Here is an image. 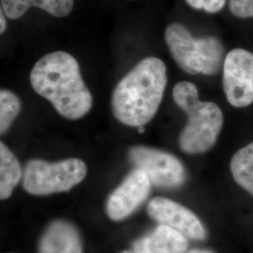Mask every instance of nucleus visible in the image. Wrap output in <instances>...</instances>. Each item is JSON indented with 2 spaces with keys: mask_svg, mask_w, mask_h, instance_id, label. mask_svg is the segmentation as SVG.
I'll list each match as a JSON object with an SVG mask.
<instances>
[{
  "mask_svg": "<svg viewBox=\"0 0 253 253\" xmlns=\"http://www.w3.org/2000/svg\"><path fill=\"white\" fill-rule=\"evenodd\" d=\"M30 83L37 93L49 100L63 118L76 120L92 108L93 98L83 80L79 64L63 51L42 56L30 73Z\"/></svg>",
  "mask_w": 253,
  "mask_h": 253,
  "instance_id": "f257e3e1",
  "label": "nucleus"
},
{
  "mask_svg": "<svg viewBox=\"0 0 253 253\" xmlns=\"http://www.w3.org/2000/svg\"><path fill=\"white\" fill-rule=\"evenodd\" d=\"M166 84L167 69L163 60L144 58L114 89L111 105L115 118L126 126H145L158 112Z\"/></svg>",
  "mask_w": 253,
  "mask_h": 253,
  "instance_id": "f03ea898",
  "label": "nucleus"
},
{
  "mask_svg": "<svg viewBox=\"0 0 253 253\" xmlns=\"http://www.w3.org/2000/svg\"><path fill=\"white\" fill-rule=\"evenodd\" d=\"M172 98L188 116L178 140L181 149L188 154L207 152L216 144L223 126L221 110L214 102L201 101L196 85L190 82L177 83L172 89Z\"/></svg>",
  "mask_w": 253,
  "mask_h": 253,
  "instance_id": "7ed1b4c3",
  "label": "nucleus"
},
{
  "mask_svg": "<svg viewBox=\"0 0 253 253\" xmlns=\"http://www.w3.org/2000/svg\"><path fill=\"white\" fill-rule=\"evenodd\" d=\"M86 165L79 159H67L57 163L32 160L25 167L23 186L28 193L49 195L73 189L84 180Z\"/></svg>",
  "mask_w": 253,
  "mask_h": 253,
  "instance_id": "20e7f679",
  "label": "nucleus"
},
{
  "mask_svg": "<svg viewBox=\"0 0 253 253\" xmlns=\"http://www.w3.org/2000/svg\"><path fill=\"white\" fill-rule=\"evenodd\" d=\"M222 84L232 106L244 108L253 103V54L251 52L235 48L226 54Z\"/></svg>",
  "mask_w": 253,
  "mask_h": 253,
  "instance_id": "39448f33",
  "label": "nucleus"
},
{
  "mask_svg": "<svg viewBox=\"0 0 253 253\" xmlns=\"http://www.w3.org/2000/svg\"><path fill=\"white\" fill-rule=\"evenodd\" d=\"M131 163L143 170L151 184L162 188H176L186 179L180 161L173 155L155 148L135 146L128 152Z\"/></svg>",
  "mask_w": 253,
  "mask_h": 253,
  "instance_id": "423d86ee",
  "label": "nucleus"
},
{
  "mask_svg": "<svg viewBox=\"0 0 253 253\" xmlns=\"http://www.w3.org/2000/svg\"><path fill=\"white\" fill-rule=\"evenodd\" d=\"M151 182L145 172L136 168L109 196L106 212L112 220H122L130 216L147 198Z\"/></svg>",
  "mask_w": 253,
  "mask_h": 253,
  "instance_id": "0eeeda50",
  "label": "nucleus"
},
{
  "mask_svg": "<svg viewBox=\"0 0 253 253\" xmlns=\"http://www.w3.org/2000/svg\"><path fill=\"white\" fill-rule=\"evenodd\" d=\"M149 216L163 225L180 232L187 238L204 240L207 232L201 220L190 209L172 200L157 197L147 206Z\"/></svg>",
  "mask_w": 253,
  "mask_h": 253,
  "instance_id": "6e6552de",
  "label": "nucleus"
},
{
  "mask_svg": "<svg viewBox=\"0 0 253 253\" xmlns=\"http://www.w3.org/2000/svg\"><path fill=\"white\" fill-rule=\"evenodd\" d=\"M164 38L172 58L182 71L192 75L201 73L200 39H195L186 27L177 23L166 28Z\"/></svg>",
  "mask_w": 253,
  "mask_h": 253,
  "instance_id": "1a4fd4ad",
  "label": "nucleus"
},
{
  "mask_svg": "<svg viewBox=\"0 0 253 253\" xmlns=\"http://www.w3.org/2000/svg\"><path fill=\"white\" fill-rule=\"evenodd\" d=\"M39 253H83L77 229L68 221L54 220L41 237Z\"/></svg>",
  "mask_w": 253,
  "mask_h": 253,
  "instance_id": "9d476101",
  "label": "nucleus"
},
{
  "mask_svg": "<svg viewBox=\"0 0 253 253\" xmlns=\"http://www.w3.org/2000/svg\"><path fill=\"white\" fill-rule=\"evenodd\" d=\"M187 250V237L163 224L133 243L135 253H186Z\"/></svg>",
  "mask_w": 253,
  "mask_h": 253,
  "instance_id": "9b49d317",
  "label": "nucleus"
},
{
  "mask_svg": "<svg viewBox=\"0 0 253 253\" xmlns=\"http://www.w3.org/2000/svg\"><path fill=\"white\" fill-rule=\"evenodd\" d=\"M22 172L20 163L14 154L3 142L0 143V199L6 200L21 180Z\"/></svg>",
  "mask_w": 253,
  "mask_h": 253,
  "instance_id": "f8f14e48",
  "label": "nucleus"
},
{
  "mask_svg": "<svg viewBox=\"0 0 253 253\" xmlns=\"http://www.w3.org/2000/svg\"><path fill=\"white\" fill-rule=\"evenodd\" d=\"M235 182L253 196V143L239 149L231 161Z\"/></svg>",
  "mask_w": 253,
  "mask_h": 253,
  "instance_id": "ddd939ff",
  "label": "nucleus"
},
{
  "mask_svg": "<svg viewBox=\"0 0 253 253\" xmlns=\"http://www.w3.org/2000/svg\"><path fill=\"white\" fill-rule=\"evenodd\" d=\"M201 73L213 75L220 70L224 62V49L215 37L200 38Z\"/></svg>",
  "mask_w": 253,
  "mask_h": 253,
  "instance_id": "4468645a",
  "label": "nucleus"
},
{
  "mask_svg": "<svg viewBox=\"0 0 253 253\" xmlns=\"http://www.w3.org/2000/svg\"><path fill=\"white\" fill-rule=\"evenodd\" d=\"M21 111V101L18 97L7 89L0 92V133L4 134Z\"/></svg>",
  "mask_w": 253,
  "mask_h": 253,
  "instance_id": "2eb2a0df",
  "label": "nucleus"
},
{
  "mask_svg": "<svg viewBox=\"0 0 253 253\" xmlns=\"http://www.w3.org/2000/svg\"><path fill=\"white\" fill-rule=\"evenodd\" d=\"M31 7L43 9L54 17H65L71 13L73 0H30Z\"/></svg>",
  "mask_w": 253,
  "mask_h": 253,
  "instance_id": "dca6fc26",
  "label": "nucleus"
},
{
  "mask_svg": "<svg viewBox=\"0 0 253 253\" xmlns=\"http://www.w3.org/2000/svg\"><path fill=\"white\" fill-rule=\"evenodd\" d=\"M31 8L30 0H1V9L9 19L21 18Z\"/></svg>",
  "mask_w": 253,
  "mask_h": 253,
  "instance_id": "f3484780",
  "label": "nucleus"
},
{
  "mask_svg": "<svg viewBox=\"0 0 253 253\" xmlns=\"http://www.w3.org/2000/svg\"><path fill=\"white\" fill-rule=\"evenodd\" d=\"M191 8L203 9L209 13L220 11L225 6L226 0H186Z\"/></svg>",
  "mask_w": 253,
  "mask_h": 253,
  "instance_id": "a211bd4d",
  "label": "nucleus"
},
{
  "mask_svg": "<svg viewBox=\"0 0 253 253\" xmlns=\"http://www.w3.org/2000/svg\"><path fill=\"white\" fill-rule=\"evenodd\" d=\"M232 13L240 18H253V0H230Z\"/></svg>",
  "mask_w": 253,
  "mask_h": 253,
  "instance_id": "6ab92c4d",
  "label": "nucleus"
},
{
  "mask_svg": "<svg viewBox=\"0 0 253 253\" xmlns=\"http://www.w3.org/2000/svg\"><path fill=\"white\" fill-rule=\"evenodd\" d=\"M4 12L3 10L1 9V12H0V22H1V25H0V33H3L5 30H6V27H7V22H6V19L4 16Z\"/></svg>",
  "mask_w": 253,
  "mask_h": 253,
  "instance_id": "aec40b11",
  "label": "nucleus"
},
{
  "mask_svg": "<svg viewBox=\"0 0 253 253\" xmlns=\"http://www.w3.org/2000/svg\"><path fill=\"white\" fill-rule=\"evenodd\" d=\"M213 253L212 252H210V251H208V250H202V249H193V250H191L190 252H188V253Z\"/></svg>",
  "mask_w": 253,
  "mask_h": 253,
  "instance_id": "412c9836",
  "label": "nucleus"
},
{
  "mask_svg": "<svg viewBox=\"0 0 253 253\" xmlns=\"http://www.w3.org/2000/svg\"><path fill=\"white\" fill-rule=\"evenodd\" d=\"M138 131H139L140 133H143V132L145 131V128H144V126H139V127H138Z\"/></svg>",
  "mask_w": 253,
  "mask_h": 253,
  "instance_id": "4be33fe9",
  "label": "nucleus"
},
{
  "mask_svg": "<svg viewBox=\"0 0 253 253\" xmlns=\"http://www.w3.org/2000/svg\"><path fill=\"white\" fill-rule=\"evenodd\" d=\"M127 253V252H125V253Z\"/></svg>",
  "mask_w": 253,
  "mask_h": 253,
  "instance_id": "5701e85b",
  "label": "nucleus"
},
{
  "mask_svg": "<svg viewBox=\"0 0 253 253\" xmlns=\"http://www.w3.org/2000/svg\"></svg>",
  "mask_w": 253,
  "mask_h": 253,
  "instance_id": "b1692460",
  "label": "nucleus"
}]
</instances>
